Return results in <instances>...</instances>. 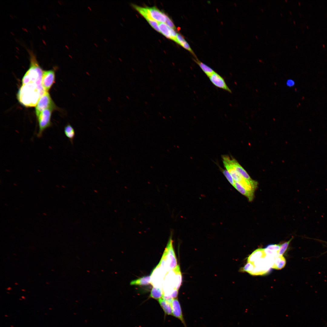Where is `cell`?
Segmentation results:
<instances>
[{"label":"cell","instance_id":"9c48e42d","mask_svg":"<svg viewBox=\"0 0 327 327\" xmlns=\"http://www.w3.org/2000/svg\"><path fill=\"white\" fill-rule=\"evenodd\" d=\"M171 305L172 315L180 320L184 327H187L184 318L180 304L177 298L173 299Z\"/></svg>","mask_w":327,"mask_h":327},{"label":"cell","instance_id":"6da1fadb","mask_svg":"<svg viewBox=\"0 0 327 327\" xmlns=\"http://www.w3.org/2000/svg\"><path fill=\"white\" fill-rule=\"evenodd\" d=\"M46 92L44 88L35 84L29 82L23 84L18 92L17 97L20 102L27 107L36 106L41 97Z\"/></svg>","mask_w":327,"mask_h":327},{"label":"cell","instance_id":"ffe728a7","mask_svg":"<svg viewBox=\"0 0 327 327\" xmlns=\"http://www.w3.org/2000/svg\"><path fill=\"white\" fill-rule=\"evenodd\" d=\"M158 25L160 32L167 38L171 39L169 27L164 23H159Z\"/></svg>","mask_w":327,"mask_h":327},{"label":"cell","instance_id":"f1b7e54d","mask_svg":"<svg viewBox=\"0 0 327 327\" xmlns=\"http://www.w3.org/2000/svg\"><path fill=\"white\" fill-rule=\"evenodd\" d=\"M94 45H95V46H96V47H98V45H97V44H96V43H94Z\"/></svg>","mask_w":327,"mask_h":327},{"label":"cell","instance_id":"d6986e66","mask_svg":"<svg viewBox=\"0 0 327 327\" xmlns=\"http://www.w3.org/2000/svg\"><path fill=\"white\" fill-rule=\"evenodd\" d=\"M163 295V291L160 288L154 286L151 290L150 297L158 300L162 298Z\"/></svg>","mask_w":327,"mask_h":327},{"label":"cell","instance_id":"cb8c5ba5","mask_svg":"<svg viewBox=\"0 0 327 327\" xmlns=\"http://www.w3.org/2000/svg\"><path fill=\"white\" fill-rule=\"evenodd\" d=\"M147 22L156 31L160 32V31L159 27L157 21L151 19L147 20Z\"/></svg>","mask_w":327,"mask_h":327},{"label":"cell","instance_id":"7c38bea8","mask_svg":"<svg viewBox=\"0 0 327 327\" xmlns=\"http://www.w3.org/2000/svg\"><path fill=\"white\" fill-rule=\"evenodd\" d=\"M267 256L264 249H257L249 256L248 258V262H253L260 258L265 257Z\"/></svg>","mask_w":327,"mask_h":327},{"label":"cell","instance_id":"d4e9b609","mask_svg":"<svg viewBox=\"0 0 327 327\" xmlns=\"http://www.w3.org/2000/svg\"><path fill=\"white\" fill-rule=\"evenodd\" d=\"M165 23L169 27L173 29L175 28V26L171 20L167 15H166V21Z\"/></svg>","mask_w":327,"mask_h":327},{"label":"cell","instance_id":"7a4b0ae2","mask_svg":"<svg viewBox=\"0 0 327 327\" xmlns=\"http://www.w3.org/2000/svg\"><path fill=\"white\" fill-rule=\"evenodd\" d=\"M28 52L30 67L22 79V85L31 82L35 84L40 88H43L42 84L43 71L39 65L34 52L31 50H29Z\"/></svg>","mask_w":327,"mask_h":327},{"label":"cell","instance_id":"4fadbf2b","mask_svg":"<svg viewBox=\"0 0 327 327\" xmlns=\"http://www.w3.org/2000/svg\"><path fill=\"white\" fill-rule=\"evenodd\" d=\"M64 132L71 145H73L75 136V132L74 128L70 124L68 123L64 127Z\"/></svg>","mask_w":327,"mask_h":327},{"label":"cell","instance_id":"5bb4252c","mask_svg":"<svg viewBox=\"0 0 327 327\" xmlns=\"http://www.w3.org/2000/svg\"><path fill=\"white\" fill-rule=\"evenodd\" d=\"M286 264V260L283 256L278 255L275 257L273 264L271 268L276 269L283 268Z\"/></svg>","mask_w":327,"mask_h":327},{"label":"cell","instance_id":"44dd1931","mask_svg":"<svg viewBox=\"0 0 327 327\" xmlns=\"http://www.w3.org/2000/svg\"><path fill=\"white\" fill-rule=\"evenodd\" d=\"M293 238L292 237L289 241L286 242L280 245L279 249L278 252V255L282 256L287 250L289 244L290 243Z\"/></svg>","mask_w":327,"mask_h":327},{"label":"cell","instance_id":"e0dca14e","mask_svg":"<svg viewBox=\"0 0 327 327\" xmlns=\"http://www.w3.org/2000/svg\"><path fill=\"white\" fill-rule=\"evenodd\" d=\"M193 60L199 66L202 71L208 77L215 72L211 68L200 61L197 59H193Z\"/></svg>","mask_w":327,"mask_h":327},{"label":"cell","instance_id":"ba28073f","mask_svg":"<svg viewBox=\"0 0 327 327\" xmlns=\"http://www.w3.org/2000/svg\"><path fill=\"white\" fill-rule=\"evenodd\" d=\"M55 74L54 70L43 71L42 84L46 92H48L55 81Z\"/></svg>","mask_w":327,"mask_h":327},{"label":"cell","instance_id":"30bf717a","mask_svg":"<svg viewBox=\"0 0 327 327\" xmlns=\"http://www.w3.org/2000/svg\"><path fill=\"white\" fill-rule=\"evenodd\" d=\"M149 13L154 20L160 23H164L166 21V15L155 7H147Z\"/></svg>","mask_w":327,"mask_h":327},{"label":"cell","instance_id":"5b68a950","mask_svg":"<svg viewBox=\"0 0 327 327\" xmlns=\"http://www.w3.org/2000/svg\"><path fill=\"white\" fill-rule=\"evenodd\" d=\"M55 108L54 104L48 92H45L39 99L35 107V113L38 117L41 113L48 108Z\"/></svg>","mask_w":327,"mask_h":327},{"label":"cell","instance_id":"603a6c76","mask_svg":"<svg viewBox=\"0 0 327 327\" xmlns=\"http://www.w3.org/2000/svg\"><path fill=\"white\" fill-rule=\"evenodd\" d=\"M222 171L224 175L227 178L229 182L230 183V184L233 185V187L234 185L235 181L233 179L232 176L229 172L226 170H222Z\"/></svg>","mask_w":327,"mask_h":327},{"label":"cell","instance_id":"3957f363","mask_svg":"<svg viewBox=\"0 0 327 327\" xmlns=\"http://www.w3.org/2000/svg\"><path fill=\"white\" fill-rule=\"evenodd\" d=\"M172 232L162 257L157 266L161 267L165 271L174 269L178 266L173 245Z\"/></svg>","mask_w":327,"mask_h":327},{"label":"cell","instance_id":"8992f818","mask_svg":"<svg viewBox=\"0 0 327 327\" xmlns=\"http://www.w3.org/2000/svg\"><path fill=\"white\" fill-rule=\"evenodd\" d=\"M222 158L223 160H226L230 164L243 178L250 182L256 187H257V182L252 179L246 171L236 160L234 159H231L228 156L226 155H222Z\"/></svg>","mask_w":327,"mask_h":327},{"label":"cell","instance_id":"52a82bcc","mask_svg":"<svg viewBox=\"0 0 327 327\" xmlns=\"http://www.w3.org/2000/svg\"><path fill=\"white\" fill-rule=\"evenodd\" d=\"M208 77L211 82L216 87L230 93H232L231 90L227 86L224 78L217 73L215 72Z\"/></svg>","mask_w":327,"mask_h":327},{"label":"cell","instance_id":"2e32d148","mask_svg":"<svg viewBox=\"0 0 327 327\" xmlns=\"http://www.w3.org/2000/svg\"><path fill=\"white\" fill-rule=\"evenodd\" d=\"M151 275L144 276L133 280L130 282L131 285L145 286L150 283Z\"/></svg>","mask_w":327,"mask_h":327},{"label":"cell","instance_id":"83f0119b","mask_svg":"<svg viewBox=\"0 0 327 327\" xmlns=\"http://www.w3.org/2000/svg\"><path fill=\"white\" fill-rule=\"evenodd\" d=\"M88 8L89 9V10H90V11H92V10H91V8H90V7H88Z\"/></svg>","mask_w":327,"mask_h":327},{"label":"cell","instance_id":"8fae6325","mask_svg":"<svg viewBox=\"0 0 327 327\" xmlns=\"http://www.w3.org/2000/svg\"><path fill=\"white\" fill-rule=\"evenodd\" d=\"M234 187L242 194L246 197L249 201L253 200L254 191L248 190L240 183L235 181Z\"/></svg>","mask_w":327,"mask_h":327},{"label":"cell","instance_id":"9a60e30c","mask_svg":"<svg viewBox=\"0 0 327 327\" xmlns=\"http://www.w3.org/2000/svg\"><path fill=\"white\" fill-rule=\"evenodd\" d=\"M158 302L163 310L165 315H172V309L171 304L162 298L158 300Z\"/></svg>","mask_w":327,"mask_h":327},{"label":"cell","instance_id":"f546056e","mask_svg":"<svg viewBox=\"0 0 327 327\" xmlns=\"http://www.w3.org/2000/svg\"><path fill=\"white\" fill-rule=\"evenodd\" d=\"M43 214L45 215H47V214L45 213H43Z\"/></svg>","mask_w":327,"mask_h":327},{"label":"cell","instance_id":"ac0fdd59","mask_svg":"<svg viewBox=\"0 0 327 327\" xmlns=\"http://www.w3.org/2000/svg\"><path fill=\"white\" fill-rule=\"evenodd\" d=\"M177 43L185 49L190 51L191 53L194 54L193 51L188 42L181 35L177 33Z\"/></svg>","mask_w":327,"mask_h":327},{"label":"cell","instance_id":"277c9868","mask_svg":"<svg viewBox=\"0 0 327 327\" xmlns=\"http://www.w3.org/2000/svg\"><path fill=\"white\" fill-rule=\"evenodd\" d=\"M54 109L50 108L45 110L37 117L39 125V130L37 134L38 137H41L44 131L51 126V115Z\"/></svg>","mask_w":327,"mask_h":327},{"label":"cell","instance_id":"4316f807","mask_svg":"<svg viewBox=\"0 0 327 327\" xmlns=\"http://www.w3.org/2000/svg\"><path fill=\"white\" fill-rule=\"evenodd\" d=\"M294 81L292 79L288 80L286 82V85L289 87H292L295 85Z\"/></svg>","mask_w":327,"mask_h":327},{"label":"cell","instance_id":"4dcf8cb0","mask_svg":"<svg viewBox=\"0 0 327 327\" xmlns=\"http://www.w3.org/2000/svg\"><path fill=\"white\" fill-rule=\"evenodd\" d=\"M104 40L106 41H107V40L106 39H104Z\"/></svg>","mask_w":327,"mask_h":327},{"label":"cell","instance_id":"7402d4cb","mask_svg":"<svg viewBox=\"0 0 327 327\" xmlns=\"http://www.w3.org/2000/svg\"><path fill=\"white\" fill-rule=\"evenodd\" d=\"M255 266L253 263L248 262L246 265L240 269V271L242 272H246L249 273L252 271Z\"/></svg>","mask_w":327,"mask_h":327},{"label":"cell","instance_id":"484cf974","mask_svg":"<svg viewBox=\"0 0 327 327\" xmlns=\"http://www.w3.org/2000/svg\"><path fill=\"white\" fill-rule=\"evenodd\" d=\"M169 30L171 40L177 43V33L174 29L169 27Z\"/></svg>","mask_w":327,"mask_h":327}]
</instances>
